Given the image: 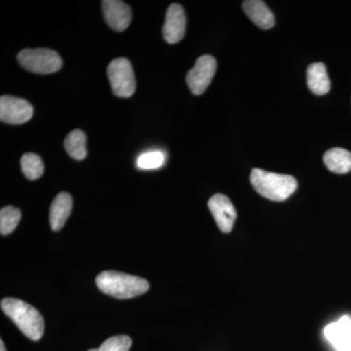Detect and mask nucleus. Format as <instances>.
Returning <instances> with one entry per match:
<instances>
[{
	"instance_id": "4",
	"label": "nucleus",
	"mask_w": 351,
	"mask_h": 351,
	"mask_svg": "<svg viewBox=\"0 0 351 351\" xmlns=\"http://www.w3.org/2000/svg\"><path fill=\"white\" fill-rule=\"evenodd\" d=\"M18 62L27 71L38 75L56 73L63 66V61L59 54L47 48L22 50L18 54Z\"/></svg>"
},
{
	"instance_id": "14",
	"label": "nucleus",
	"mask_w": 351,
	"mask_h": 351,
	"mask_svg": "<svg viewBox=\"0 0 351 351\" xmlns=\"http://www.w3.org/2000/svg\"><path fill=\"white\" fill-rule=\"evenodd\" d=\"M307 85L313 94L322 96L331 89L326 66L322 63H314L307 68Z\"/></svg>"
},
{
	"instance_id": "7",
	"label": "nucleus",
	"mask_w": 351,
	"mask_h": 351,
	"mask_svg": "<svg viewBox=\"0 0 351 351\" xmlns=\"http://www.w3.org/2000/svg\"><path fill=\"white\" fill-rule=\"evenodd\" d=\"M34 115V108L24 99L13 96L0 98V119L9 124H23Z\"/></svg>"
},
{
	"instance_id": "17",
	"label": "nucleus",
	"mask_w": 351,
	"mask_h": 351,
	"mask_svg": "<svg viewBox=\"0 0 351 351\" xmlns=\"http://www.w3.org/2000/svg\"><path fill=\"white\" fill-rule=\"evenodd\" d=\"M21 168L29 180L39 179L43 175L44 165L40 156L27 152L21 158Z\"/></svg>"
},
{
	"instance_id": "2",
	"label": "nucleus",
	"mask_w": 351,
	"mask_h": 351,
	"mask_svg": "<svg viewBox=\"0 0 351 351\" xmlns=\"http://www.w3.org/2000/svg\"><path fill=\"white\" fill-rule=\"evenodd\" d=\"M96 284L101 292L117 299L138 297L149 289V283L145 279L115 270L101 272L97 276Z\"/></svg>"
},
{
	"instance_id": "9",
	"label": "nucleus",
	"mask_w": 351,
	"mask_h": 351,
	"mask_svg": "<svg viewBox=\"0 0 351 351\" xmlns=\"http://www.w3.org/2000/svg\"><path fill=\"white\" fill-rule=\"evenodd\" d=\"M186 18L184 8L180 4L169 6L166 12L163 25V38L168 43L174 44L181 41L186 34Z\"/></svg>"
},
{
	"instance_id": "21",
	"label": "nucleus",
	"mask_w": 351,
	"mask_h": 351,
	"mask_svg": "<svg viewBox=\"0 0 351 351\" xmlns=\"http://www.w3.org/2000/svg\"><path fill=\"white\" fill-rule=\"evenodd\" d=\"M0 351H6L5 346H4L3 341H0Z\"/></svg>"
},
{
	"instance_id": "11",
	"label": "nucleus",
	"mask_w": 351,
	"mask_h": 351,
	"mask_svg": "<svg viewBox=\"0 0 351 351\" xmlns=\"http://www.w3.org/2000/svg\"><path fill=\"white\" fill-rule=\"evenodd\" d=\"M325 338L338 351H351V319L343 316L324 329Z\"/></svg>"
},
{
	"instance_id": "12",
	"label": "nucleus",
	"mask_w": 351,
	"mask_h": 351,
	"mask_svg": "<svg viewBox=\"0 0 351 351\" xmlns=\"http://www.w3.org/2000/svg\"><path fill=\"white\" fill-rule=\"evenodd\" d=\"M242 6L245 14L260 29H269L274 27L276 18L265 2L261 0H246Z\"/></svg>"
},
{
	"instance_id": "19",
	"label": "nucleus",
	"mask_w": 351,
	"mask_h": 351,
	"mask_svg": "<svg viewBox=\"0 0 351 351\" xmlns=\"http://www.w3.org/2000/svg\"><path fill=\"white\" fill-rule=\"evenodd\" d=\"M165 162V156L162 152L152 151L144 152L137 159L138 169L154 170L160 168Z\"/></svg>"
},
{
	"instance_id": "16",
	"label": "nucleus",
	"mask_w": 351,
	"mask_h": 351,
	"mask_svg": "<svg viewBox=\"0 0 351 351\" xmlns=\"http://www.w3.org/2000/svg\"><path fill=\"white\" fill-rule=\"evenodd\" d=\"M86 142L84 132L75 129L64 140V149L75 160H83L87 156Z\"/></svg>"
},
{
	"instance_id": "13",
	"label": "nucleus",
	"mask_w": 351,
	"mask_h": 351,
	"mask_svg": "<svg viewBox=\"0 0 351 351\" xmlns=\"http://www.w3.org/2000/svg\"><path fill=\"white\" fill-rule=\"evenodd\" d=\"M73 209V198L68 193H59L50 207V226L54 232L63 228Z\"/></svg>"
},
{
	"instance_id": "5",
	"label": "nucleus",
	"mask_w": 351,
	"mask_h": 351,
	"mask_svg": "<svg viewBox=\"0 0 351 351\" xmlns=\"http://www.w3.org/2000/svg\"><path fill=\"white\" fill-rule=\"evenodd\" d=\"M108 76L112 92L120 98H129L135 93L136 80L133 68L126 58H117L108 66Z\"/></svg>"
},
{
	"instance_id": "20",
	"label": "nucleus",
	"mask_w": 351,
	"mask_h": 351,
	"mask_svg": "<svg viewBox=\"0 0 351 351\" xmlns=\"http://www.w3.org/2000/svg\"><path fill=\"white\" fill-rule=\"evenodd\" d=\"M132 345V339L125 335L112 337L101 343L100 348H93L88 351H129Z\"/></svg>"
},
{
	"instance_id": "18",
	"label": "nucleus",
	"mask_w": 351,
	"mask_h": 351,
	"mask_svg": "<svg viewBox=\"0 0 351 351\" xmlns=\"http://www.w3.org/2000/svg\"><path fill=\"white\" fill-rule=\"evenodd\" d=\"M21 219L19 209L13 206L2 208L0 211V233L2 235H8L12 233L17 228Z\"/></svg>"
},
{
	"instance_id": "15",
	"label": "nucleus",
	"mask_w": 351,
	"mask_h": 351,
	"mask_svg": "<svg viewBox=\"0 0 351 351\" xmlns=\"http://www.w3.org/2000/svg\"><path fill=\"white\" fill-rule=\"evenodd\" d=\"M323 161L328 169L336 174H346L351 171V154L345 149H329L325 152Z\"/></svg>"
},
{
	"instance_id": "1",
	"label": "nucleus",
	"mask_w": 351,
	"mask_h": 351,
	"mask_svg": "<svg viewBox=\"0 0 351 351\" xmlns=\"http://www.w3.org/2000/svg\"><path fill=\"white\" fill-rule=\"evenodd\" d=\"M1 309L17 325L20 331L32 341H39L43 336V315L31 304L22 300L6 298L1 301Z\"/></svg>"
},
{
	"instance_id": "8",
	"label": "nucleus",
	"mask_w": 351,
	"mask_h": 351,
	"mask_svg": "<svg viewBox=\"0 0 351 351\" xmlns=\"http://www.w3.org/2000/svg\"><path fill=\"white\" fill-rule=\"evenodd\" d=\"M208 207L213 215L219 230L225 233L232 232L237 214L228 196L217 193L210 198Z\"/></svg>"
},
{
	"instance_id": "3",
	"label": "nucleus",
	"mask_w": 351,
	"mask_h": 351,
	"mask_svg": "<svg viewBox=\"0 0 351 351\" xmlns=\"http://www.w3.org/2000/svg\"><path fill=\"white\" fill-rule=\"evenodd\" d=\"M250 182L258 195L272 201L288 199L298 186L292 176L267 172L258 168L252 170Z\"/></svg>"
},
{
	"instance_id": "10",
	"label": "nucleus",
	"mask_w": 351,
	"mask_h": 351,
	"mask_svg": "<svg viewBox=\"0 0 351 351\" xmlns=\"http://www.w3.org/2000/svg\"><path fill=\"white\" fill-rule=\"evenodd\" d=\"M106 22L117 32H122L128 27L131 22V9L125 2L119 0H105L101 2Z\"/></svg>"
},
{
	"instance_id": "6",
	"label": "nucleus",
	"mask_w": 351,
	"mask_h": 351,
	"mask_svg": "<svg viewBox=\"0 0 351 351\" xmlns=\"http://www.w3.org/2000/svg\"><path fill=\"white\" fill-rule=\"evenodd\" d=\"M216 60L211 55H203L198 58L197 61L186 75V83L191 93L201 95L209 86L216 73Z\"/></svg>"
}]
</instances>
